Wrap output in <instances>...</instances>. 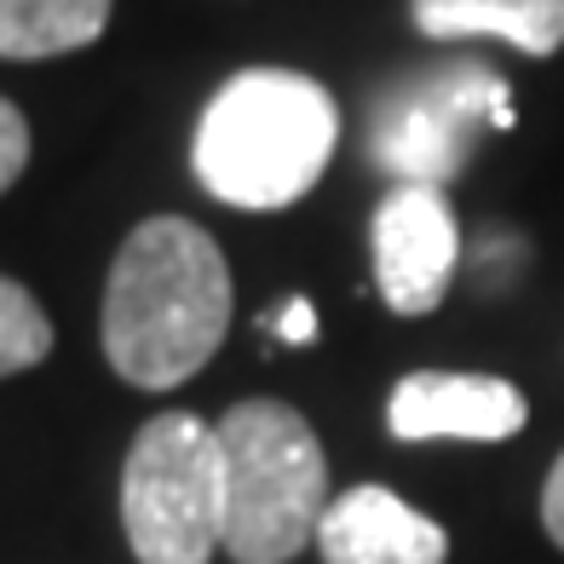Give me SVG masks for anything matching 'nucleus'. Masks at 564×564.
<instances>
[{
  "label": "nucleus",
  "mask_w": 564,
  "mask_h": 564,
  "mask_svg": "<svg viewBox=\"0 0 564 564\" xmlns=\"http://www.w3.org/2000/svg\"><path fill=\"white\" fill-rule=\"evenodd\" d=\"M230 328V265L191 219H144L105 289V357L127 387L167 392L219 351Z\"/></svg>",
  "instance_id": "1"
},
{
  "label": "nucleus",
  "mask_w": 564,
  "mask_h": 564,
  "mask_svg": "<svg viewBox=\"0 0 564 564\" xmlns=\"http://www.w3.org/2000/svg\"><path fill=\"white\" fill-rule=\"evenodd\" d=\"M340 144V110L323 82L294 69H242L196 127V178L230 208H289L323 178Z\"/></svg>",
  "instance_id": "2"
},
{
  "label": "nucleus",
  "mask_w": 564,
  "mask_h": 564,
  "mask_svg": "<svg viewBox=\"0 0 564 564\" xmlns=\"http://www.w3.org/2000/svg\"><path fill=\"white\" fill-rule=\"evenodd\" d=\"M225 473V553L237 564H289L317 542L328 512V460L294 403L248 398L214 426Z\"/></svg>",
  "instance_id": "3"
},
{
  "label": "nucleus",
  "mask_w": 564,
  "mask_h": 564,
  "mask_svg": "<svg viewBox=\"0 0 564 564\" xmlns=\"http://www.w3.org/2000/svg\"><path fill=\"white\" fill-rule=\"evenodd\" d=\"M121 524L139 564H208L225 547L219 432L202 415H156L127 449Z\"/></svg>",
  "instance_id": "4"
},
{
  "label": "nucleus",
  "mask_w": 564,
  "mask_h": 564,
  "mask_svg": "<svg viewBox=\"0 0 564 564\" xmlns=\"http://www.w3.org/2000/svg\"><path fill=\"white\" fill-rule=\"evenodd\" d=\"M512 127V87L490 64H426L380 93L369 116V156L398 185H449L467 167L478 133Z\"/></svg>",
  "instance_id": "5"
},
{
  "label": "nucleus",
  "mask_w": 564,
  "mask_h": 564,
  "mask_svg": "<svg viewBox=\"0 0 564 564\" xmlns=\"http://www.w3.org/2000/svg\"><path fill=\"white\" fill-rule=\"evenodd\" d=\"M460 230L444 185H392L375 208V282L398 317H426L449 294Z\"/></svg>",
  "instance_id": "6"
},
{
  "label": "nucleus",
  "mask_w": 564,
  "mask_h": 564,
  "mask_svg": "<svg viewBox=\"0 0 564 564\" xmlns=\"http://www.w3.org/2000/svg\"><path fill=\"white\" fill-rule=\"evenodd\" d=\"M524 421H530V403L501 375L421 369V375H403L387 403V426L403 444H426V438L501 444L512 432H524Z\"/></svg>",
  "instance_id": "7"
},
{
  "label": "nucleus",
  "mask_w": 564,
  "mask_h": 564,
  "mask_svg": "<svg viewBox=\"0 0 564 564\" xmlns=\"http://www.w3.org/2000/svg\"><path fill=\"white\" fill-rule=\"evenodd\" d=\"M317 553L323 564H444L449 535L403 496L380 490V484H357L328 501L317 524Z\"/></svg>",
  "instance_id": "8"
},
{
  "label": "nucleus",
  "mask_w": 564,
  "mask_h": 564,
  "mask_svg": "<svg viewBox=\"0 0 564 564\" xmlns=\"http://www.w3.org/2000/svg\"><path fill=\"white\" fill-rule=\"evenodd\" d=\"M409 18L432 41H507L524 58L564 46V0H409Z\"/></svg>",
  "instance_id": "9"
},
{
  "label": "nucleus",
  "mask_w": 564,
  "mask_h": 564,
  "mask_svg": "<svg viewBox=\"0 0 564 564\" xmlns=\"http://www.w3.org/2000/svg\"><path fill=\"white\" fill-rule=\"evenodd\" d=\"M110 23V0H0V58H58L93 46Z\"/></svg>",
  "instance_id": "10"
},
{
  "label": "nucleus",
  "mask_w": 564,
  "mask_h": 564,
  "mask_svg": "<svg viewBox=\"0 0 564 564\" xmlns=\"http://www.w3.org/2000/svg\"><path fill=\"white\" fill-rule=\"evenodd\" d=\"M53 351V323H46L41 300L23 282L0 276V375L35 369Z\"/></svg>",
  "instance_id": "11"
},
{
  "label": "nucleus",
  "mask_w": 564,
  "mask_h": 564,
  "mask_svg": "<svg viewBox=\"0 0 564 564\" xmlns=\"http://www.w3.org/2000/svg\"><path fill=\"white\" fill-rule=\"evenodd\" d=\"M30 162V121H23L18 105L0 98V191H12V178Z\"/></svg>",
  "instance_id": "12"
},
{
  "label": "nucleus",
  "mask_w": 564,
  "mask_h": 564,
  "mask_svg": "<svg viewBox=\"0 0 564 564\" xmlns=\"http://www.w3.org/2000/svg\"><path fill=\"white\" fill-rule=\"evenodd\" d=\"M271 335L282 346H305V340H317V312H312V300H289L282 312L271 317Z\"/></svg>",
  "instance_id": "13"
},
{
  "label": "nucleus",
  "mask_w": 564,
  "mask_h": 564,
  "mask_svg": "<svg viewBox=\"0 0 564 564\" xmlns=\"http://www.w3.org/2000/svg\"><path fill=\"white\" fill-rule=\"evenodd\" d=\"M542 524L547 535L564 547V455L553 460V473H547V490H542Z\"/></svg>",
  "instance_id": "14"
}]
</instances>
